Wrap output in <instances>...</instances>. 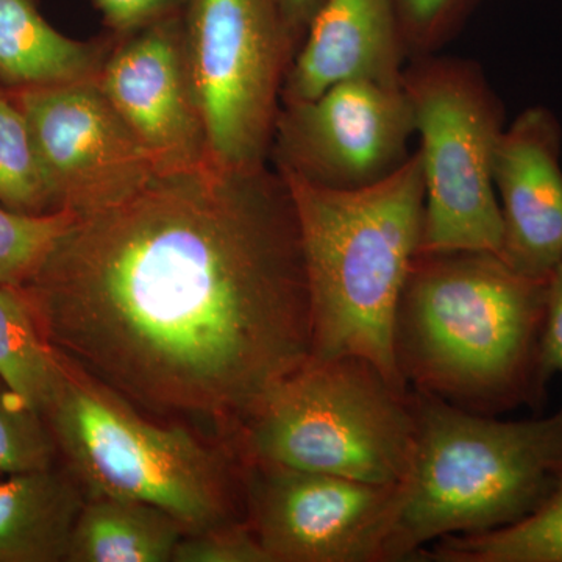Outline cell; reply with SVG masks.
I'll return each instance as SVG.
<instances>
[{
    "mask_svg": "<svg viewBox=\"0 0 562 562\" xmlns=\"http://www.w3.org/2000/svg\"><path fill=\"white\" fill-rule=\"evenodd\" d=\"M20 288L63 357L231 447L312 357L301 227L271 165L157 176L79 217Z\"/></svg>",
    "mask_w": 562,
    "mask_h": 562,
    "instance_id": "1",
    "label": "cell"
},
{
    "mask_svg": "<svg viewBox=\"0 0 562 562\" xmlns=\"http://www.w3.org/2000/svg\"><path fill=\"white\" fill-rule=\"evenodd\" d=\"M549 283L491 251L417 254L392 330L403 382L484 416L538 408Z\"/></svg>",
    "mask_w": 562,
    "mask_h": 562,
    "instance_id": "2",
    "label": "cell"
},
{
    "mask_svg": "<svg viewBox=\"0 0 562 562\" xmlns=\"http://www.w3.org/2000/svg\"><path fill=\"white\" fill-rule=\"evenodd\" d=\"M280 172V171H279ZM290 187L312 303V357H360L401 387L394 316L419 251L425 187L414 150L397 171L360 190H331L280 172Z\"/></svg>",
    "mask_w": 562,
    "mask_h": 562,
    "instance_id": "3",
    "label": "cell"
},
{
    "mask_svg": "<svg viewBox=\"0 0 562 562\" xmlns=\"http://www.w3.org/2000/svg\"><path fill=\"white\" fill-rule=\"evenodd\" d=\"M60 362L43 417L87 498L149 503L187 535L247 520L244 464L231 446L155 419L61 353Z\"/></svg>",
    "mask_w": 562,
    "mask_h": 562,
    "instance_id": "4",
    "label": "cell"
},
{
    "mask_svg": "<svg viewBox=\"0 0 562 562\" xmlns=\"http://www.w3.org/2000/svg\"><path fill=\"white\" fill-rule=\"evenodd\" d=\"M413 394L416 453L386 562L422 557L446 536L519 522L562 479V406L552 416L501 420Z\"/></svg>",
    "mask_w": 562,
    "mask_h": 562,
    "instance_id": "5",
    "label": "cell"
},
{
    "mask_svg": "<svg viewBox=\"0 0 562 562\" xmlns=\"http://www.w3.org/2000/svg\"><path fill=\"white\" fill-rule=\"evenodd\" d=\"M416 438L412 387L364 358H310L262 398L232 447L243 462L403 484Z\"/></svg>",
    "mask_w": 562,
    "mask_h": 562,
    "instance_id": "6",
    "label": "cell"
},
{
    "mask_svg": "<svg viewBox=\"0 0 562 562\" xmlns=\"http://www.w3.org/2000/svg\"><path fill=\"white\" fill-rule=\"evenodd\" d=\"M402 87L419 136L425 187L419 251L501 255L503 221L494 158L505 110L482 68L432 54L409 60Z\"/></svg>",
    "mask_w": 562,
    "mask_h": 562,
    "instance_id": "7",
    "label": "cell"
},
{
    "mask_svg": "<svg viewBox=\"0 0 562 562\" xmlns=\"http://www.w3.org/2000/svg\"><path fill=\"white\" fill-rule=\"evenodd\" d=\"M184 33L211 165H271L281 90L297 54L279 0H191Z\"/></svg>",
    "mask_w": 562,
    "mask_h": 562,
    "instance_id": "8",
    "label": "cell"
},
{
    "mask_svg": "<svg viewBox=\"0 0 562 562\" xmlns=\"http://www.w3.org/2000/svg\"><path fill=\"white\" fill-rule=\"evenodd\" d=\"M246 517L271 562H386L405 483L243 462Z\"/></svg>",
    "mask_w": 562,
    "mask_h": 562,
    "instance_id": "9",
    "label": "cell"
},
{
    "mask_svg": "<svg viewBox=\"0 0 562 562\" xmlns=\"http://www.w3.org/2000/svg\"><path fill=\"white\" fill-rule=\"evenodd\" d=\"M414 135L416 122L402 83L342 81L313 101L280 106L269 162L319 187L360 190L412 157Z\"/></svg>",
    "mask_w": 562,
    "mask_h": 562,
    "instance_id": "10",
    "label": "cell"
},
{
    "mask_svg": "<svg viewBox=\"0 0 562 562\" xmlns=\"http://www.w3.org/2000/svg\"><path fill=\"white\" fill-rule=\"evenodd\" d=\"M31 128L54 210L90 216L158 176L98 80L10 92Z\"/></svg>",
    "mask_w": 562,
    "mask_h": 562,
    "instance_id": "11",
    "label": "cell"
},
{
    "mask_svg": "<svg viewBox=\"0 0 562 562\" xmlns=\"http://www.w3.org/2000/svg\"><path fill=\"white\" fill-rule=\"evenodd\" d=\"M98 83L158 176L211 165L188 58L184 13L114 36Z\"/></svg>",
    "mask_w": 562,
    "mask_h": 562,
    "instance_id": "12",
    "label": "cell"
},
{
    "mask_svg": "<svg viewBox=\"0 0 562 562\" xmlns=\"http://www.w3.org/2000/svg\"><path fill=\"white\" fill-rule=\"evenodd\" d=\"M562 131L536 105L505 127L494 158L503 243L498 257L514 271L550 280L562 265Z\"/></svg>",
    "mask_w": 562,
    "mask_h": 562,
    "instance_id": "13",
    "label": "cell"
},
{
    "mask_svg": "<svg viewBox=\"0 0 562 562\" xmlns=\"http://www.w3.org/2000/svg\"><path fill=\"white\" fill-rule=\"evenodd\" d=\"M408 49L392 0H325L292 60L281 105L342 81L402 83Z\"/></svg>",
    "mask_w": 562,
    "mask_h": 562,
    "instance_id": "14",
    "label": "cell"
},
{
    "mask_svg": "<svg viewBox=\"0 0 562 562\" xmlns=\"http://www.w3.org/2000/svg\"><path fill=\"white\" fill-rule=\"evenodd\" d=\"M114 36L80 41L58 32L38 0H0V88L40 90L98 80Z\"/></svg>",
    "mask_w": 562,
    "mask_h": 562,
    "instance_id": "15",
    "label": "cell"
},
{
    "mask_svg": "<svg viewBox=\"0 0 562 562\" xmlns=\"http://www.w3.org/2000/svg\"><path fill=\"white\" fill-rule=\"evenodd\" d=\"M87 501L66 465L0 483V562H60Z\"/></svg>",
    "mask_w": 562,
    "mask_h": 562,
    "instance_id": "16",
    "label": "cell"
},
{
    "mask_svg": "<svg viewBox=\"0 0 562 562\" xmlns=\"http://www.w3.org/2000/svg\"><path fill=\"white\" fill-rule=\"evenodd\" d=\"M183 525L149 503L88 497L74 527L66 562H171Z\"/></svg>",
    "mask_w": 562,
    "mask_h": 562,
    "instance_id": "17",
    "label": "cell"
},
{
    "mask_svg": "<svg viewBox=\"0 0 562 562\" xmlns=\"http://www.w3.org/2000/svg\"><path fill=\"white\" fill-rule=\"evenodd\" d=\"M60 364V353L44 338L21 288L0 286V380L43 416Z\"/></svg>",
    "mask_w": 562,
    "mask_h": 562,
    "instance_id": "18",
    "label": "cell"
},
{
    "mask_svg": "<svg viewBox=\"0 0 562 562\" xmlns=\"http://www.w3.org/2000/svg\"><path fill=\"white\" fill-rule=\"evenodd\" d=\"M424 557L439 562H562V479L519 522L480 535L446 536Z\"/></svg>",
    "mask_w": 562,
    "mask_h": 562,
    "instance_id": "19",
    "label": "cell"
},
{
    "mask_svg": "<svg viewBox=\"0 0 562 562\" xmlns=\"http://www.w3.org/2000/svg\"><path fill=\"white\" fill-rule=\"evenodd\" d=\"M0 203L18 213H54V201L24 114L0 88Z\"/></svg>",
    "mask_w": 562,
    "mask_h": 562,
    "instance_id": "20",
    "label": "cell"
},
{
    "mask_svg": "<svg viewBox=\"0 0 562 562\" xmlns=\"http://www.w3.org/2000/svg\"><path fill=\"white\" fill-rule=\"evenodd\" d=\"M79 220L72 211L18 213L0 203V286H22Z\"/></svg>",
    "mask_w": 562,
    "mask_h": 562,
    "instance_id": "21",
    "label": "cell"
},
{
    "mask_svg": "<svg viewBox=\"0 0 562 562\" xmlns=\"http://www.w3.org/2000/svg\"><path fill=\"white\" fill-rule=\"evenodd\" d=\"M58 458L47 422L0 380V473L43 471Z\"/></svg>",
    "mask_w": 562,
    "mask_h": 562,
    "instance_id": "22",
    "label": "cell"
},
{
    "mask_svg": "<svg viewBox=\"0 0 562 562\" xmlns=\"http://www.w3.org/2000/svg\"><path fill=\"white\" fill-rule=\"evenodd\" d=\"M480 0H392L409 60L438 54L461 32Z\"/></svg>",
    "mask_w": 562,
    "mask_h": 562,
    "instance_id": "23",
    "label": "cell"
},
{
    "mask_svg": "<svg viewBox=\"0 0 562 562\" xmlns=\"http://www.w3.org/2000/svg\"><path fill=\"white\" fill-rule=\"evenodd\" d=\"M172 562H271L247 520L184 535Z\"/></svg>",
    "mask_w": 562,
    "mask_h": 562,
    "instance_id": "24",
    "label": "cell"
},
{
    "mask_svg": "<svg viewBox=\"0 0 562 562\" xmlns=\"http://www.w3.org/2000/svg\"><path fill=\"white\" fill-rule=\"evenodd\" d=\"M106 32L127 35L147 25L184 13L191 0H90Z\"/></svg>",
    "mask_w": 562,
    "mask_h": 562,
    "instance_id": "25",
    "label": "cell"
},
{
    "mask_svg": "<svg viewBox=\"0 0 562 562\" xmlns=\"http://www.w3.org/2000/svg\"><path fill=\"white\" fill-rule=\"evenodd\" d=\"M562 373V265L549 283V308L543 328L539 379L547 390L553 376Z\"/></svg>",
    "mask_w": 562,
    "mask_h": 562,
    "instance_id": "26",
    "label": "cell"
},
{
    "mask_svg": "<svg viewBox=\"0 0 562 562\" xmlns=\"http://www.w3.org/2000/svg\"><path fill=\"white\" fill-rule=\"evenodd\" d=\"M283 10L284 20L294 40L295 46L301 47L310 24H312L317 11L324 5L325 0H279Z\"/></svg>",
    "mask_w": 562,
    "mask_h": 562,
    "instance_id": "27",
    "label": "cell"
}]
</instances>
